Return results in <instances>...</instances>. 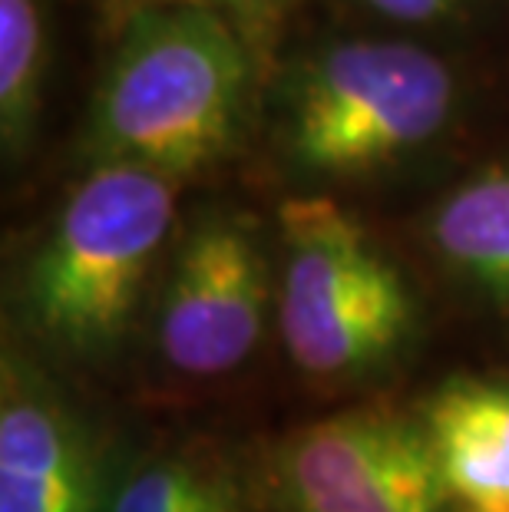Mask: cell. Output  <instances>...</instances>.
<instances>
[{"label": "cell", "mask_w": 509, "mask_h": 512, "mask_svg": "<svg viewBox=\"0 0 509 512\" xmlns=\"http://www.w3.org/2000/svg\"><path fill=\"white\" fill-rule=\"evenodd\" d=\"M47 63L40 0H0V136L17 156L34 133Z\"/></svg>", "instance_id": "obj_10"}, {"label": "cell", "mask_w": 509, "mask_h": 512, "mask_svg": "<svg viewBox=\"0 0 509 512\" xmlns=\"http://www.w3.org/2000/svg\"><path fill=\"white\" fill-rule=\"evenodd\" d=\"M450 113L453 73L424 47L334 43L295 73L288 149L311 172H361L430 143Z\"/></svg>", "instance_id": "obj_4"}, {"label": "cell", "mask_w": 509, "mask_h": 512, "mask_svg": "<svg viewBox=\"0 0 509 512\" xmlns=\"http://www.w3.org/2000/svg\"><path fill=\"white\" fill-rule=\"evenodd\" d=\"M381 14L394 17V20H410V24H427V20H440L453 14V7L460 0H364Z\"/></svg>", "instance_id": "obj_13"}, {"label": "cell", "mask_w": 509, "mask_h": 512, "mask_svg": "<svg viewBox=\"0 0 509 512\" xmlns=\"http://www.w3.org/2000/svg\"><path fill=\"white\" fill-rule=\"evenodd\" d=\"M252 53L242 30L215 10H129L93 96L86 156L96 166H139L169 179L209 166L242 126Z\"/></svg>", "instance_id": "obj_1"}, {"label": "cell", "mask_w": 509, "mask_h": 512, "mask_svg": "<svg viewBox=\"0 0 509 512\" xmlns=\"http://www.w3.org/2000/svg\"><path fill=\"white\" fill-rule=\"evenodd\" d=\"M123 4H126V14L129 10L159 7V4H186V7L215 10V14L229 17L252 47H258V43H265L275 34V27L285 20V14L298 0H123Z\"/></svg>", "instance_id": "obj_12"}, {"label": "cell", "mask_w": 509, "mask_h": 512, "mask_svg": "<svg viewBox=\"0 0 509 512\" xmlns=\"http://www.w3.org/2000/svg\"><path fill=\"white\" fill-rule=\"evenodd\" d=\"M281 235V334L305 374H364L404 347L414 294L344 205L328 195L288 199Z\"/></svg>", "instance_id": "obj_3"}, {"label": "cell", "mask_w": 509, "mask_h": 512, "mask_svg": "<svg viewBox=\"0 0 509 512\" xmlns=\"http://www.w3.org/2000/svg\"><path fill=\"white\" fill-rule=\"evenodd\" d=\"M473 512H509V509H473Z\"/></svg>", "instance_id": "obj_14"}, {"label": "cell", "mask_w": 509, "mask_h": 512, "mask_svg": "<svg viewBox=\"0 0 509 512\" xmlns=\"http://www.w3.org/2000/svg\"><path fill=\"white\" fill-rule=\"evenodd\" d=\"M424 423L450 496L473 509H509V387L450 380L427 400Z\"/></svg>", "instance_id": "obj_8"}, {"label": "cell", "mask_w": 509, "mask_h": 512, "mask_svg": "<svg viewBox=\"0 0 509 512\" xmlns=\"http://www.w3.org/2000/svg\"><path fill=\"white\" fill-rule=\"evenodd\" d=\"M103 470L83 423L40 384L4 367L0 512H103Z\"/></svg>", "instance_id": "obj_7"}, {"label": "cell", "mask_w": 509, "mask_h": 512, "mask_svg": "<svg viewBox=\"0 0 509 512\" xmlns=\"http://www.w3.org/2000/svg\"><path fill=\"white\" fill-rule=\"evenodd\" d=\"M298 512H443L450 489L424 420L348 410L298 430L278 456Z\"/></svg>", "instance_id": "obj_5"}, {"label": "cell", "mask_w": 509, "mask_h": 512, "mask_svg": "<svg viewBox=\"0 0 509 512\" xmlns=\"http://www.w3.org/2000/svg\"><path fill=\"white\" fill-rule=\"evenodd\" d=\"M265 304L268 275L255 235L235 219H205L182 242L162 298V357L192 377L225 374L255 351Z\"/></svg>", "instance_id": "obj_6"}, {"label": "cell", "mask_w": 509, "mask_h": 512, "mask_svg": "<svg viewBox=\"0 0 509 512\" xmlns=\"http://www.w3.org/2000/svg\"><path fill=\"white\" fill-rule=\"evenodd\" d=\"M430 238L463 278L509 308V166L453 189L433 212Z\"/></svg>", "instance_id": "obj_9"}, {"label": "cell", "mask_w": 509, "mask_h": 512, "mask_svg": "<svg viewBox=\"0 0 509 512\" xmlns=\"http://www.w3.org/2000/svg\"><path fill=\"white\" fill-rule=\"evenodd\" d=\"M106 512H238V503L219 476L169 460L136 473Z\"/></svg>", "instance_id": "obj_11"}, {"label": "cell", "mask_w": 509, "mask_h": 512, "mask_svg": "<svg viewBox=\"0 0 509 512\" xmlns=\"http://www.w3.org/2000/svg\"><path fill=\"white\" fill-rule=\"evenodd\" d=\"M172 215L176 192L169 176L139 166H96L30 265L27 311L34 328L77 354L116 344Z\"/></svg>", "instance_id": "obj_2"}]
</instances>
